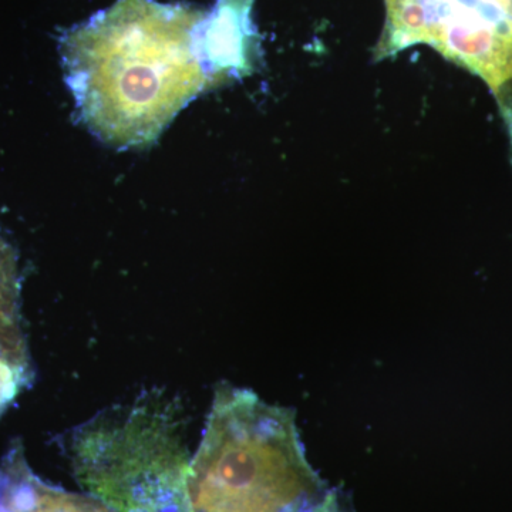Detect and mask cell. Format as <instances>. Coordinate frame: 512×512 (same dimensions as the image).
Masks as SVG:
<instances>
[{
    "mask_svg": "<svg viewBox=\"0 0 512 512\" xmlns=\"http://www.w3.org/2000/svg\"><path fill=\"white\" fill-rule=\"evenodd\" d=\"M207 10L117 0L66 30L64 73L80 120L116 148L153 144L195 97L214 89L202 28Z\"/></svg>",
    "mask_w": 512,
    "mask_h": 512,
    "instance_id": "1",
    "label": "cell"
},
{
    "mask_svg": "<svg viewBox=\"0 0 512 512\" xmlns=\"http://www.w3.org/2000/svg\"><path fill=\"white\" fill-rule=\"evenodd\" d=\"M326 491L305 456L295 414L251 390H215L191 458L192 512H285Z\"/></svg>",
    "mask_w": 512,
    "mask_h": 512,
    "instance_id": "2",
    "label": "cell"
},
{
    "mask_svg": "<svg viewBox=\"0 0 512 512\" xmlns=\"http://www.w3.org/2000/svg\"><path fill=\"white\" fill-rule=\"evenodd\" d=\"M185 437L180 400L154 389L76 427L67 456L77 483L114 512H192Z\"/></svg>",
    "mask_w": 512,
    "mask_h": 512,
    "instance_id": "3",
    "label": "cell"
},
{
    "mask_svg": "<svg viewBox=\"0 0 512 512\" xmlns=\"http://www.w3.org/2000/svg\"><path fill=\"white\" fill-rule=\"evenodd\" d=\"M376 60L427 45L483 79L512 137V16L484 0H384Z\"/></svg>",
    "mask_w": 512,
    "mask_h": 512,
    "instance_id": "4",
    "label": "cell"
},
{
    "mask_svg": "<svg viewBox=\"0 0 512 512\" xmlns=\"http://www.w3.org/2000/svg\"><path fill=\"white\" fill-rule=\"evenodd\" d=\"M255 0H217L202 28L205 62L214 87L254 73L261 57V37L252 9Z\"/></svg>",
    "mask_w": 512,
    "mask_h": 512,
    "instance_id": "5",
    "label": "cell"
},
{
    "mask_svg": "<svg viewBox=\"0 0 512 512\" xmlns=\"http://www.w3.org/2000/svg\"><path fill=\"white\" fill-rule=\"evenodd\" d=\"M33 377L18 255L0 232V416L30 387Z\"/></svg>",
    "mask_w": 512,
    "mask_h": 512,
    "instance_id": "6",
    "label": "cell"
},
{
    "mask_svg": "<svg viewBox=\"0 0 512 512\" xmlns=\"http://www.w3.org/2000/svg\"><path fill=\"white\" fill-rule=\"evenodd\" d=\"M10 512H114L92 495L70 493L42 480L30 468L20 443L0 458Z\"/></svg>",
    "mask_w": 512,
    "mask_h": 512,
    "instance_id": "7",
    "label": "cell"
},
{
    "mask_svg": "<svg viewBox=\"0 0 512 512\" xmlns=\"http://www.w3.org/2000/svg\"><path fill=\"white\" fill-rule=\"evenodd\" d=\"M285 512H346L338 494L326 490L315 497L306 498Z\"/></svg>",
    "mask_w": 512,
    "mask_h": 512,
    "instance_id": "8",
    "label": "cell"
},
{
    "mask_svg": "<svg viewBox=\"0 0 512 512\" xmlns=\"http://www.w3.org/2000/svg\"><path fill=\"white\" fill-rule=\"evenodd\" d=\"M490 3L494 8L504 10L505 13L512 16V0H484Z\"/></svg>",
    "mask_w": 512,
    "mask_h": 512,
    "instance_id": "9",
    "label": "cell"
},
{
    "mask_svg": "<svg viewBox=\"0 0 512 512\" xmlns=\"http://www.w3.org/2000/svg\"><path fill=\"white\" fill-rule=\"evenodd\" d=\"M0 512H10L8 498H6L5 490H3L2 481H0Z\"/></svg>",
    "mask_w": 512,
    "mask_h": 512,
    "instance_id": "10",
    "label": "cell"
}]
</instances>
